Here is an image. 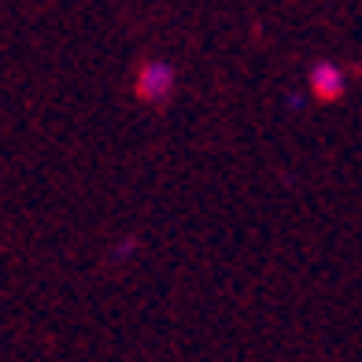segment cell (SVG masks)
Returning <instances> with one entry per match:
<instances>
[{
	"mask_svg": "<svg viewBox=\"0 0 362 362\" xmlns=\"http://www.w3.org/2000/svg\"><path fill=\"white\" fill-rule=\"evenodd\" d=\"M174 89V71L167 67V63H148V67L141 71L137 78V93L144 96V100H163Z\"/></svg>",
	"mask_w": 362,
	"mask_h": 362,
	"instance_id": "6da1fadb",
	"label": "cell"
},
{
	"mask_svg": "<svg viewBox=\"0 0 362 362\" xmlns=\"http://www.w3.org/2000/svg\"><path fill=\"white\" fill-rule=\"evenodd\" d=\"M310 89H315L322 100H333V96L344 93V74L333 67V63H318V67L310 71Z\"/></svg>",
	"mask_w": 362,
	"mask_h": 362,
	"instance_id": "7a4b0ae2",
	"label": "cell"
}]
</instances>
